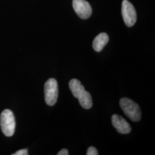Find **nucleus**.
I'll list each match as a JSON object with an SVG mask.
<instances>
[{
	"label": "nucleus",
	"instance_id": "1",
	"mask_svg": "<svg viewBox=\"0 0 155 155\" xmlns=\"http://www.w3.org/2000/svg\"><path fill=\"white\" fill-rule=\"evenodd\" d=\"M120 105L124 114L132 121L137 122L141 120V109L139 105L133 100L127 98H122L120 101Z\"/></svg>",
	"mask_w": 155,
	"mask_h": 155
},
{
	"label": "nucleus",
	"instance_id": "2",
	"mask_svg": "<svg viewBox=\"0 0 155 155\" xmlns=\"http://www.w3.org/2000/svg\"><path fill=\"white\" fill-rule=\"evenodd\" d=\"M0 125L2 132L6 136L11 137L13 135L15 131L16 121L14 114L11 110L6 109L1 113Z\"/></svg>",
	"mask_w": 155,
	"mask_h": 155
},
{
	"label": "nucleus",
	"instance_id": "3",
	"mask_svg": "<svg viewBox=\"0 0 155 155\" xmlns=\"http://www.w3.org/2000/svg\"><path fill=\"white\" fill-rule=\"evenodd\" d=\"M45 101L49 106H54L58 97V85L55 79L50 78L45 84Z\"/></svg>",
	"mask_w": 155,
	"mask_h": 155
},
{
	"label": "nucleus",
	"instance_id": "4",
	"mask_svg": "<svg viewBox=\"0 0 155 155\" xmlns=\"http://www.w3.org/2000/svg\"><path fill=\"white\" fill-rule=\"evenodd\" d=\"M122 15L127 27H132L136 22L137 13L133 5L127 0H124L122 4Z\"/></svg>",
	"mask_w": 155,
	"mask_h": 155
},
{
	"label": "nucleus",
	"instance_id": "5",
	"mask_svg": "<svg viewBox=\"0 0 155 155\" xmlns=\"http://www.w3.org/2000/svg\"><path fill=\"white\" fill-rule=\"evenodd\" d=\"M72 6L78 16L82 19L88 18L91 15V6L85 0H73Z\"/></svg>",
	"mask_w": 155,
	"mask_h": 155
},
{
	"label": "nucleus",
	"instance_id": "6",
	"mask_svg": "<svg viewBox=\"0 0 155 155\" xmlns=\"http://www.w3.org/2000/svg\"><path fill=\"white\" fill-rule=\"evenodd\" d=\"M111 122L117 132L121 134H127L131 132L130 124L121 116L114 114L111 117Z\"/></svg>",
	"mask_w": 155,
	"mask_h": 155
},
{
	"label": "nucleus",
	"instance_id": "7",
	"mask_svg": "<svg viewBox=\"0 0 155 155\" xmlns=\"http://www.w3.org/2000/svg\"><path fill=\"white\" fill-rule=\"evenodd\" d=\"M109 36L106 33H101L93 40V47L97 52H100L109 41Z\"/></svg>",
	"mask_w": 155,
	"mask_h": 155
},
{
	"label": "nucleus",
	"instance_id": "8",
	"mask_svg": "<svg viewBox=\"0 0 155 155\" xmlns=\"http://www.w3.org/2000/svg\"><path fill=\"white\" fill-rule=\"evenodd\" d=\"M69 87L74 97L78 98L85 91V89L81 82L77 79H72L69 83Z\"/></svg>",
	"mask_w": 155,
	"mask_h": 155
},
{
	"label": "nucleus",
	"instance_id": "9",
	"mask_svg": "<svg viewBox=\"0 0 155 155\" xmlns=\"http://www.w3.org/2000/svg\"><path fill=\"white\" fill-rule=\"evenodd\" d=\"M82 107L86 109H90L93 106V100L91 94L88 91H84L78 98Z\"/></svg>",
	"mask_w": 155,
	"mask_h": 155
},
{
	"label": "nucleus",
	"instance_id": "10",
	"mask_svg": "<svg viewBox=\"0 0 155 155\" xmlns=\"http://www.w3.org/2000/svg\"><path fill=\"white\" fill-rule=\"evenodd\" d=\"M87 155H98V150H97V149L93 147H89L87 151Z\"/></svg>",
	"mask_w": 155,
	"mask_h": 155
},
{
	"label": "nucleus",
	"instance_id": "11",
	"mask_svg": "<svg viewBox=\"0 0 155 155\" xmlns=\"http://www.w3.org/2000/svg\"><path fill=\"white\" fill-rule=\"evenodd\" d=\"M13 155H28V150L27 149L19 150L17 151L16 153L12 154Z\"/></svg>",
	"mask_w": 155,
	"mask_h": 155
},
{
	"label": "nucleus",
	"instance_id": "12",
	"mask_svg": "<svg viewBox=\"0 0 155 155\" xmlns=\"http://www.w3.org/2000/svg\"><path fill=\"white\" fill-rule=\"evenodd\" d=\"M69 154L68 151L67 149H63L59 152L58 155H68Z\"/></svg>",
	"mask_w": 155,
	"mask_h": 155
}]
</instances>
